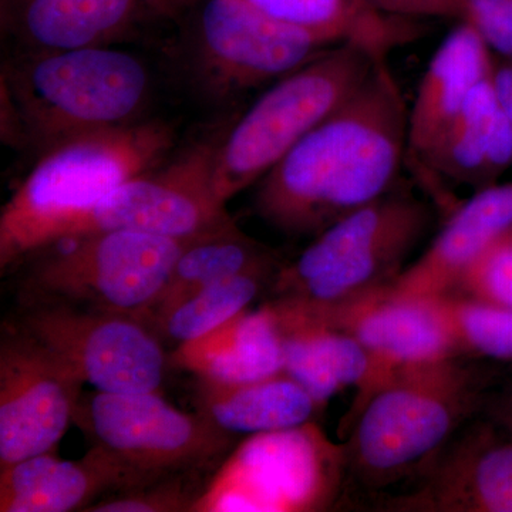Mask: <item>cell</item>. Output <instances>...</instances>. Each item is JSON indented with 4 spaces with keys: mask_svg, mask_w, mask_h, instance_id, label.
<instances>
[{
    "mask_svg": "<svg viewBox=\"0 0 512 512\" xmlns=\"http://www.w3.org/2000/svg\"><path fill=\"white\" fill-rule=\"evenodd\" d=\"M454 292L512 309V235H503L485 249Z\"/></svg>",
    "mask_w": 512,
    "mask_h": 512,
    "instance_id": "83f0119b",
    "label": "cell"
},
{
    "mask_svg": "<svg viewBox=\"0 0 512 512\" xmlns=\"http://www.w3.org/2000/svg\"><path fill=\"white\" fill-rule=\"evenodd\" d=\"M511 167L512 123L497 99L491 74L414 170L426 184L443 178L480 191L497 184Z\"/></svg>",
    "mask_w": 512,
    "mask_h": 512,
    "instance_id": "ffe728a7",
    "label": "cell"
},
{
    "mask_svg": "<svg viewBox=\"0 0 512 512\" xmlns=\"http://www.w3.org/2000/svg\"><path fill=\"white\" fill-rule=\"evenodd\" d=\"M197 412L221 429L239 434L286 430L315 421L323 407L285 372L251 382H222L197 377Z\"/></svg>",
    "mask_w": 512,
    "mask_h": 512,
    "instance_id": "603a6c76",
    "label": "cell"
},
{
    "mask_svg": "<svg viewBox=\"0 0 512 512\" xmlns=\"http://www.w3.org/2000/svg\"><path fill=\"white\" fill-rule=\"evenodd\" d=\"M73 421L136 487L217 471L238 437L200 412L175 409L156 392L82 394Z\"/></svg>",
    "mask_w": 512,
    "mask_h": 512,
    "instance_id": "9c48e42d",
    "label": "cell"
},
{
    "mask_svg": "<svg viewBox=\"0 0 512 512\" xmlns=\"http://www.w3.org/2000/svg\"><path fill=\"white\" fill-rule=\"evenodd\" d=\"M376 9L399 18H463L464 0H367Z\"/></svg>",
    "mask_w": 512,
    "mask_h": 512,
    "instance_id": "f546056e",
    "label": "cell"
},
{
    "mask_svg": "<svg viewBox=\"0 0 512 512\" xmlns=\"http://www.w3.org/2000/svg\"><path fill=\"white\" fill-rule=\"evenodd\" d=\"M282 265L275 251L229 222L188 242L163 289L138 320L151 329L175 306L215 282L251 272L276 274Z\"/></svg>",
    "mask_w": 512,
    "mask_h": 512,
    "instance_id": "cb8c5ba5",
    "label": "cell"
},
{
    "mask_svg": "<svg viewBox=\"0 0 512 512\" xmlns=\"http://www.w3.org/2000/svg\"><path fill=\"white\" fill-rule=\"evenodd\" d=\"M493 52L466 20L437 47L417 87L407 121V163H421L450 130L474 90L491 77Z\"/></svg>",
    "mask_w": 512,
    "mask_h": 512,
    "instance_id": "ac0fdd59",
    "label": "cell"
},
{
    "mask_svg": "<svg viewBox=\"0 0 512 512\" xmlns=\"http://www.w3.org/2000/svg\"><path fill=\"white\" fill-rule=\"evenodd\" d=\"M379 62L362 47L343 43L276 80L218 144L214 164L218 200L227 204L261 180L339 109Z\"/></svg>",
    "mask_w": 512,
    "mask_h": 512,
    "instance_id": "8992f818",
    "label": "cell"
},
{
    "mask_svg": "<svg viewBox=\"0 0 512 512\" xmlns=\"http://www.w3.org/2000/svg\"><path fill=\"white\" fill-rule=\"evenodd\" d=\"M266 16L330 46L350 43L375 59L419 39V20L389 15L367 0H245Z\"/></svg>",
    "mask_w": 512,
    "mask_h": 512,
    "instance_id": "7402d4cb",
    "label": "cell"
},
{
    "mask_svg": "<svg viewBox=\"0 0 512 512\" xmlns=\"http://www.w3.org/2000/svg\"><path fill=\"white\" fill-rule=\"evenodd\" d=\"M483 414L512 434V363L501 369Z\"/></svg>",
    "mask_w": 512,
    "mask_h": 512,
    "instance_id": "4dcf8cb0",
    "label": "cell"
},
{
    "mask_svg": "<svg viewBox=\"0 0 512 512\" xmlns=\"http://www.w3.org/2000/svg\"><path fill=\"white\" fill-rule=\"evenodd\" d=\"M174 20L183 30L188 73L211 100L282 79L332 47L245 0H197Z\"/></svg>",
    "mask_w": 512,
    "mask_h": 512,
    "instance_id": "30bf717a",
    "label": "cell"
},
{
    "mask_svg": "<svg viewBox=\"0 0 512 512\" xmlns=\"http://www.w3.org/2000/svg\"><path fill=\"white\" fill-rule=\"evenodd\" d=\"M276 274L251 272L222 279L185 299L151 328L158 339L173 342L175 348L207 335L228 322L269 289Z\"/></svg>",
    "mask_w": 512,
    "mask_h": 512,
    "instance_id": "d4e9b609",
    "label": "cell"
},
{
    "mask_svg": "<svg viewBox=\"0 0 512 512\" xmlns=\"http://www.w3.org/2000/svg\"><path fill=\"white\" fill-rule=\"evenodd\" d=\"M148 13L146 0H0L2 35L13 53L111 46Z\"/></svg>",
    "mask_w": 512,
    "mask_h": 512,
    "instance_id": "e0dca14e",
    "label": "cell"
},
{
    "mask_svg": "<svg viewBox=\"0 0 512 512\" xmlns=\"http://www.w3.org/2000/svg\"><path fill=\"white\" fill-rule=\"evenodd\" d=\"M434 224L429 201L394 190L316 235L269 286V305L298 316L348 305L389 288Z\"/></svg>",
    "mask_w": 512,
    "mask_h": 512,
    "instance_id": "5b68a950",
    "label": "cell"
},
{
    "mask_svg": "<svg viewBox=\"0 0 512 512\" xmlns=\"http://www.w3.org/2000/svg\"><path fill=\"white\" fill-rule=\"evenodd\" d=\"M493 84L497 99L512 123V57L494 64Z\"/></svg>",
    "mask_w": 512,
    "mask_h": 512,
    "instance_id": "1f68e13d",
    "label": "cell"
},
{
    "mask_svg": "<svg viewBox=\"0 0 512 512\" xmlns=\"http://www.w3.org/2000/svg\"><path fill=\"white\" fill-rule=\"evenodd\" d=\"M207 473H184L101 498L87 512L194 511L208 483Z\"/></svg>",
    "mask_w": 512,
    "mask_h": 512,
    "instance_id": "4316f807",
    "label": "cell"
},
{
    "mask_svg": "<svg viewBox=\"0 0 512 512\" xmlns=\"http://www.w3.org/2000/svg\"><path fill=\"white\" fill-rule=\"evenodd\" d=\"M10 323L69 360L99 392L158 393L164 382L163 343L131 316L19 301Z\"/></svg>",
    "mask_w": 512,
    "mask_h": 512,
    "instance_id": "7c38bea8",
    "label": "cell"
},
{
    "mask_svg": "<svg viewBox=\"0 0 512 512\" xmlns=\"http://www.w3.org/2000/svg\"><path fill=\"white\" fill-rule=\"evenodd\" d=\"M168 365L222 382H251L284 372L274 313L268 305L239 313L207 335L177 346Z\"/></svg>",
    "mask_w": 512,
    "mask_h": 512,
    "instance_id": "44dd1931",
    "label": "cell"
},
{
    "mask_svg": "<svg viewBox=\"0 0 512 512\" xmlns=\"http://www.w3.org/2000/svg\"><path fill=\"white\" fill-rule=\"evenodd\" d=\"M174 144L164 121H137L70 138L37 157L0 212V269L49 247L56 232L121 184L163 165Z\"/></svg>",
    "mask_w": 512,
    "mask_h": 512,
    "instance_id": "277c9868",
    "label": "cell"
},
{
    "mask_svg": "<svg viewBox=\"0 0 512 512\" xmlns=\"http://www.w3.org/2000/svg\"><path fill=\"white\" fill-rule=\"evenodd\" d=\"M460 356L512 363V309L476 296L451 292L434 296Z\"/></svg>",
    "mask_w": 512,
    "mask_h": 512,
    "instance_id": "484cf974",
    "label": "cell"
},
{
    "mask_svg": "<svg viewBox=\"0 0 512 512\" xmlns=\"http://www.w3.org/2000/svg\"><path fill=\"white\" fill-rule=\"evenodd\" d=\"M191 239L133 231L64 239L22 262L19 301L66 303L138 320Z\"/></svg>",
    "mask_w": 512,
    "mask_h": 512,
    "instance_id": "52a82bcc",
    "label": "cell"
},
{
    "mask_svg": "<svg viewBox=\"0 0 512 512\" xmlns=\"http://www.w3.org/2000/svg\"><path fill=\"white\" fill-rule=\"evenodd\" d=\"M279 313L340 330L359 340L375 360L373 394L397 369L463 357L434 298H394L386 288L315 316Z\"/></svg>",
    "mask_w": 512,
    "mask_h": 512,
    "instance_id": "9a60e30c",
    "label": "cell"
},
{
    "mask_svg": "<svg viewBox=\"0 0 512 512\" xmlns=\"http://www.w3.org/2000/svg\"><path fill=\"white\" fill-rule=\"evenodd\" d=\"M195 2L197 0H146L151 15L167 19L177 18Z\"/></svg>",
    "mask_w": 512,
    "mask_h": 512,
    "instance_id": "d6a6232c",
    "label": "cell"
},
{
    "mask_svg": "<svg viewBox=\"0 0 512 512\" xmlns=\"http://www.w3.org/2000/svg\"><path fill=\"white\" fill-rule=\"evenodd\" d=\"M372 505L384 512H512V434L480 414L407 490Z\"/></svg>",
    "mask_w": 512,
    "mask_h": 512,
    "instance_id": "5bb4252c",
    "label": "cell"
},
{
    "mask_svg": "<svg viewBox=\"0 0 512 512\" xmlns=\"http://www.w3.org/2000/svg\"><path fill=\"white\" fill-rule=\"evenodd\" d=\"M512 228V181L477 191L451 212L439 235L387 288L394 298L423 299L456 291L470 266Z\"/></svg>",
    "mask_w": 512,
    "mask_h": 512,
    "instance_id": "2e32d148",
    "label": "cell"
},
{
    "mask_svg": "<svg viewBox=\"0 0 512 512\" xmlns=\"http://www.w3.org/2000/svg\"><path fill=\"white\" fill-rule=\"evenodd\" d=\"M508 235H512V228L507 232Z\"/></svg>",
    "mask_w": 512,
    "mask_h": 512,
    "instance_id": "836d02e7",
    "label": "cell"
},
{
    "mask_svg": "<svg viewBox=\"0 0 512 512\" xmlns=\"http://www.w3.org/2000/svg\"><path fill=\"white\" fill-rule=\"evenodd\" d=\"M0 82L3 141L36 158L70 138L137 123L151 93L143 60L110 46L12 53Z\"/></svg>",
    "mask_w": 512,
    "mask_h": 512,
    "instance_id": "3957f363",
    "label": "cell"
},
{
    "mask_svg": "<svg viewBox=\"0 0 512 512\" xmlns=\"http://www.w3.org/2000/svg\"><path fill=\"white\" fill-rule=\"evenodd\" d=\"M134 481L99 447L79 461L53 451L0 468V511H86L107 495L131 490Z\"/></svg>",
    "mask_w": 512,
    "mask_h": 512,
    "instance_id": "d6986e66",
    "label": "cell"
},
{
    "mask_svg": "<svg viewBox=\"0 0 512 512\" xmlns=\"http://www.w3.org/2000/svg\"><path fill=\"white\" fill-rule=\"evenodd\" d=\"M217 147L198 144L170 164L131 178L67 221L50 245L100 231L191 239L225 227L234 220L214 190Z\"/></svg>",
    "mask_w": 512,
    "mask_h": 512,
    "instance_id": "8fae6325",
    "label": "cell"
},
{
    "mask_svg": "<svg viewBox=\"0 0 512 512\" xmlns=\"http://www.w3.org/2000/svg\"><path fill=\"white\" fill-rule=\"evenodd\" d=\"M409 106L387 60L258 181L255 212L286 235H319L396 188Z\"/></svg>",
    "mask_w": 512,
    "mask_h": 512,
    "instance_id": "6da1fadb",
    "label": "cell"
},
{
    "mask_svg": "<svg viewBox=\"0 0 512 512\" xmlns=\"http://www.w3.org/2000/svg\"><path fill=\"white\" fill-rule=\"evenodd\" d=\"M208 481L194 511H325L345 493V443L316 421L252 434Z\"/></svg>",
    "mask_w": 512,
    "mask_h": 512,
    "instance_id": "ba28073f",
    "label": "cell"
},
{
    "mask_svg": "<svg viewBox=\"0 0 512 512\" xmlns=\"http://www.w3.org/2000/svg\"><path fill=\"white\" fill-rule=\"evenodd\" d=\"M461 20L476 28L491 52L512 57V0H464Z\"/></svg>",
    "mask_w": 512,
    "mask_h": 512,
    "instance_id": "f1b7e54d",
    "label": "cell"
},
{
    "mask_svg": "<svg viewBox=\"0 0 512 512\" xmlns=\"http://www.w3.org/2000/svg\"><path fill=\"white\" fill-rule=\"evenodd\" d=\"M503 366L450 357L397 369L350 426L345 493L379 497L421 476L483 414Z\"/></svg>",
    "mask_w": 512,
    "mask_h": 512,
    "instance_id": "7a4b0ae2",
    "label": "cell"
},
{
    "mask_svg": "<svg viewBox=\"0 0 512 512\" xmlns=\"http://www.w3.org/2000/svg\"><path fill=\"white\" fill-rule=\"evenodd\" d=\"M86 379L45 343L8 322L0 338V468L55 450Z\"/></svg>",
    "mask_w": 512,
    "mask_h": 512,
    "instance_id": "4fadbf2b",
    "label": "cell"
}]
</instances>
